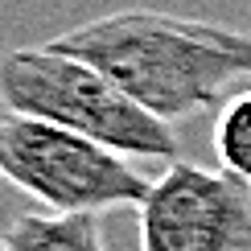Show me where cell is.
<instances>
[{
  "label": "cell",
  "instance_id": "1",
  "mask_svg": "<svg viewBox=\"0 0 251 251\" xmlns=\"http://www.w3.org/2000/svg\"><path fill=\"white\" fill-rule=\"evenodd\" d=\"M50 46L99 66L165 124L218 107L239 78H251V33L156 8H120L82 21Z\"/></svg>",
  "mask_w": 251,
  "mask_h": 251
},
{
  "label": "cell",
  "instance_id": "2",
  "mask_svg": "<svg viewBox=\"0 0 251 251\" xmlns=\"http://www.w3.org/2000/svg\"><path fill=\"white\" fill-rule=\"evenodd\" d=\"M0 103L8 116L50 120L124 156L177 161V149H181L173 124L144 111L99 66L50 46V41L0 54Z\"/></svg>",
  "mask_w": 251,
  "mask_h": 251
},
{
  "label": "cell",
  "instance_id": "3",
  "mask_svg": "<svg viewBox=\"0 0 251 251\" xmlns=\"http://www.w3.org/2000/svg\"><path fill=\"white\" fill-rule=\"evenodd\" d=\"M0 177L54 214L140 206L152 185L124 161V152L33 116L0 120Z\"/></svg>",
  "mask_w": 251,
  "mask_h": 251
},
{
  "label": "cell",
  "instance_id": "4",
  "mask_svg": "<svg viewBox=\"0 0 251 251\" xmlns=\"http://www.w3.org/2000/svg\"><path fill=\"white\" fill-rule=\"evenodd\" d=\"M140 210V251H251V185L226 169L169 161Z\"/></svg>",
  "mask_w": 251,
  "mask_h": 251
},
{
  "label": "cell",
  "instance_id": "5",
  "mask_svg": "<svg viewBox=\"0 0 251 251\" xmlns=\"http://www.w3.org/2000/svg\"><path fill=\"white\" fill-rule=\"evenodd\" d=\"M4 251H107L103 214H21L4 231Z\"/></svg>",
  "mask_w": 251,
  "mask_h": 251
},
{
  "label": "cell",
  "instance_id": "6",
  "mask_svg": "<svg viewBox=\"0 0 251 251\" xmlns=\"http://www.w3.org/2000/svg\"><path fill=\"white\" fill-rule=\"evenodd\" d=\"M214 156H218V169L235 173L239 181L251 185V87L226 95L214 107Z\"/></svg>",
  "mask_w": 251,
  "mask_h": 251
},
{
  "label": "cell",
  "instance_id": "7",
  "mask_svg": "<svg viewBox=\"0 0 251 251\" xmlns=\"http://www.w3.org/2000/svg\"><path fill=\"white\" fill-rule=\"evenodd\" d=\"M0 251H4V235H0Z\"/></svg>",
  "mask_w": 251,
  "mask_h": 251
}]
</instances>
